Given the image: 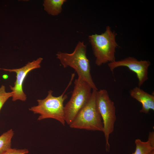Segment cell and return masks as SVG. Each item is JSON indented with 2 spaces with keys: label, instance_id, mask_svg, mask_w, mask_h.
<instances>
[{
  "label": "cell",
  "instance_id": "6da1fadb",
  "mask_svg": "<svg viewBox=\"0 0 154 154\" xmlns=\"http://www.w3.org/2000/svg\"><path fill=\"white\" fill-rule=\"evenodd\" d=\"M86 45L84 42L79 41L72 52L58 51L56 54V58L64 68L70 67L73 68L78 77L87 82L92 90H98L90 73V66L86 56Z\"/></svg>",
  "mask_w": 154,
  "mask_h": 154
},
{
  "label": "cell",
  "instance_id": "7a4b0ae2",
  "mask_svg": "<svg viewBox=\"0 0 154 154\" xmlns=\"http://www.w3.org/2000/svg\"><path fill=\"white\" fill-rule=\"evenodd\" d=\"M116 36L115 32L108 26L105 32L101 34L88 36L97 66L116 60V49L119 46L116 41Z\"/></svg>",
  "mask_w": 154,
  "mask_h": 154
},
{
  "label": "cell",
  "instance_id": "3957f363",
  "mask_svg": "<svg viewBox=\"0 0 154 154\" xmlns=\"http://www.w3.org/2000/svg\"><path fill=\"white\" fill-rule=\"evenodd\" d=\"M72 79L65 90L61 95L58 97L53 96V91L48 92L47 96L44 99L37 100L38 105L29 108L30 111L34 114L40 115L38 118V120L47 119H54L60 122L63 125L66 123L64 112V102L67 98L65 93L70 86L74 76Z\"/></svg>",
  "mask_w": 154,
  "mask_h": 154
},
{
  "label": "cell",
  "instance_id": "277c9868",
  "mask_svg": "<svg viewBox=\"0 0 154 154\" xmlns=\"http://www.w3.org/2000/svg\"><path fill=\"white\" fill-rule=\"evenodd\" d=\"M97 91L92 90L89 100L69 125L70 127L103 131V122L96 102Z\"/></svg>",
  "mask_w": 154,
  "mask_h": 154
},
{
  "label": "cell",
  "instance_id": "5b68a950",
  "mask_svg": "<svg viewBox=\"0 0 154 154\" xmlns=\"http://www.w3.org/2000/svg\"><path fill=\"white\" fill-rule=\"evenodd\" d=\"M71 98L64 107L65 121L69 125L89 100L92 90L91 86L80 77L75 80Z\"/></svg>",
  "mask_w": 154,
  "mask_h": 154
},
{
  "label": "cell",
  "instance_id": "8992f818",
  "mask_svg": "<svg viewBox=\"0 0 154 154\" xmlns=\"http://www.w3.org/2000/svg\"><path fill=\"white\" fill-rule=\"evenodd\" d=\"M96 102L103 122L106 151L109 152L110 150V135L114 130L116 119V108L114 102L111 99L108 91L105 89L97 91Z\"/></svg>",
  "mask_w": 154,
  "mask_h": 154
},
{
  "label": "cell",
  "instance_id": "52a82bcc",
  "mask_svg": "<svg viewBox=\"0 0 154 154\" xmlns=\"http://www.w3.org/2000/svg\"><path fill=\"white\" fill-rule=\"evenodd\" d=\"M43 60L39 58L36 60L29 62L23 67L19 68L7 69L0 68V69L10 72L16 73V80L13 86H10V88L13 93L12 100L15 101L19 100L23 101L27 99V96L23 90V84L27 74L31 70L40 67V64Z\"/></svg>",
  "mask_w": 154,
  "mask_h": 154
},
{
  "label": "cell",
  "instance_id": "ba28073f",
  "mask_svg": "<svg viewBox=\"0 0 154 154\" xmlns=\"http://www.w3.org/2000/svg\"><path fill=\"white\" fill-rule=\"evenodd\" d=\"M150 65L151 62L148 60H139L134 57L130 56L108 64L112 72L118 67L125 66L135 73L138 79L139 87L148 79V70Z\"/></svg>",
  "mask_w": 154,
  "mask_h": 154
},
{
  "label": "cell",
  "instance_id": "9c48e42d",
  "mask_svg": "<svg viewBox=\"0 0 154 154\" xmlns=\"http://www.w3.org/2000/svg\"><path fill=\"white\" fill-rule=\"evenodd\" d=\"M131 96L140 102L142 105L141 112L148 114L150 110H154V95L144 91L139 87L130 91Z\"/></svg>",
  "mask_w": 154,
  "mask_h": 154
},
{
  "label": "cell",
  "instance_id": "30bf717a",
  "mask_svg": "<svg viewBox=\"0 0 154 154\" xmlns=\"http://www.w3.org/2000/svg\"><path fill=\"white\" fill-rule=\"evenodd\" d=\"M66 0H45L43 5L44 10L49 14L56 16L61 13L62 6Z\"/></svg>",
  "mask_w": 154,
  "mask_h": 154
},
{
  "label": "cell",
  "instance_id": "8fae6325",
  "mask_svg": "<svg viewBox=\"0 0 154 154\" xmlns=\"http://www.w3.org/2000/svg\"><path fill=\"white\" fill-rule=\"evenodd\" d=\"M14 134L11 129L0 136V154L11 148V140Z\"/></svg>",
  "mask_w": 154,
  "mask_h": 154
},
{
  "label": "cell",
  "instance_id": "7c38bea8",
  "mask_svg": "<svg viewBox=\"0 0 154 154\" xmlns=\"http://www.w3.org/2000/svg\"><path fill=\"white\" fill-rule=\"evenodd\" d=\"M135 150L132 154H149L154 149V147L148 141L144 142L139 139H137L135 140Z\"/></svg>",
  "mask_w": 154,
  "mask_h": 154
},
{
  "label": "cell",
  "instance_id": "4fadbf2b",
  "mask_svg": "<svg viewBox=\"0 0 154 154\" xmlns=\"http://www.w3.org/2000/svg\"><path fill=\"white\" fill-rule=\"evenodd\" d=\"M13 94L12 92H7L5 91V86L2 85L0 87V111L6 101Z\"/></svg>",
  "mask_w": 154,
  "mask_h": 154
},
{
  "label": "cell",
  "instance_id": "5bb4252c",
  "mask_svg": "<svg viewBox=\"0 0 154 154\" xmlns=\"http://www.w3.org/2000/svg\"><path fill=\"white\" fill-rule=\"evenodd\" d=\"M29 153L28 149L11 148L7 151L1 154H27Z\"/></svg>",
  "mask_w": 154,
  "mask_h": 154
},
{
  "label": "cell",
  "instance_id": "9a60e30c",
  "mask_svg": "<svg viewBox=\"0 0 154 154\" xmlns=\"http://www.w3.org/2000/svg\"><path fill=\"white\" fill-rule=\"evenodd\" d=\"M151 144L154 147V131L150 132L149 133L148 140Z\"/></svg>",
  "mask_w": 154,
  "mask_h": 154
},
{
  "label": "cell",
  "instance_id": "2e32d148",
  "mask_svg": "<svg viewBox=\"0 0 154 154\" xmlns=\"http://www.w3.org/2000/svg\"><path fill=\"white\" fill-rule=\"evenodd\" d=\"M3 78L5 79H7L8 77V76L7 74H4L3 75Z\"/></svg>",
  "mask_w": 154,
  "mask_h": 154
},
{
  "label": "cell",
  "instance_id": "e0dca14e",
  "mask_svg": "<svg viewBox=\"0 0 154 154\" xmlns=\"http://www.w3.org/2000/svg\"><path fill=\"white\" fill-rule=\"evenodd\" d=\"M149 154H154V149L151 151Z\"/></svg>",
  "mask_w": 154,
  "mask_h": 154
}]
</instances>
